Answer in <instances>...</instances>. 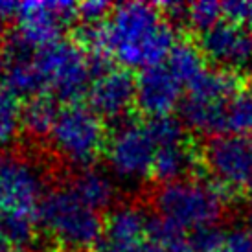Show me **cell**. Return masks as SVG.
I'll use <instances>...</instances> for the list:
<instances>
[{
	"instance_id": "8fae6325",
	"label": "cell",
	"mask_w": 252,
	"mask_h": 252,
	"mask_svg": "<svg viewBox=\"0 0 252 252\" xmlns=\"http://www.w3.org/2000/svg\"><path fill=\"white\" fill-rule=\"evenodd\" d=\"M199 50L204 59L228 74L252 70V32L243 22L223 19L214 28L201 33Z\"/></svg>"
},
{
	"instance_id": "4fadbf2b",
	"label": "cell",
	"mask_w": 252,
	"mask_h": 252,
	"mask_svg": "<svg viewBox=\"0 0 252 252\" xmlns=\"http://www.w3.org/2000/svg\"><path fill=\"white\" fill-rule=\"evenodd\" d=\"M184 85L168 64H155L136 77V107L151 120L169 116L182 105Z\"/></svg>"
},
{
	"instance_id": "6da1fadb",
	"label": "cell",
	"mask_w": 252,
	"mask_h": 252,
	"mask_svg": "<svg viewBox=\"0 0 252 252\" xmlns=\"http://www.w3.org/2000/svg\"><path fill=\"white\" fill-rule=\"evenodd\" d=\"M83 42L94 57L111 56L124 68L162 64L177 46L175 30L157 4L126 2L112 7L103 24L85 26Z\"/></svg>"
},
{
	"instance_id": "d4e9b609",
	"label": "cell",
	"mask_w": 252,
	"mask_h": 252,
	"mask_svg": "<svg viewBox=\"0 0 252 252\" xmlns=\"http://www.w3.org/2000/svg\"><path fill=\"white\" fill-rule=\"evenodd\" d=\"M223 7L226 19L252 24V2H224Z\"/></svg>"
},
{
	"instance_id": "83f0119b",
	"label": "cell",
	"mask_w": 252,
	"mask_h": 252,
	"mask_svg": "<svg viewBox=\"0 0 252 252\" xmlns=\"http://www.w3.org/2000/svg\"><path fill=\"white\" fill-rule=\"evenodd\" d=\"M249 219H251L252 223V197H251V204H249Z\"/></svg>"
},
{
	"instance_id": "30bf717a",
	"label": "cell",
	"mask_w": 252,
	"mask_h": 252,
	"mask_svg": "<svg viewBox=\"0 0 252 252\" xmlns=\"http://www.w3.org/2000/svg\"><path fill=\"white\" fill-rule=\"evenodd\" d=\"M77 19V4L54 0H30L19 4L15 35L33 50L61 41L64 26Z\"/></svg>"
},
{
	"instance_id": "44dd1931",
	"label": "cell",
	"mask_w": 252,
	"mask_h": 252,
	"mask_svg": "<svg viewBox=\"0 0 252 252\" xmlns=\"http://www.w3.org/2000/svg\"><path fill=\"white\" fill-rule=\"evenodd\" d=\"M21 107L17 98L7 91L0 92V146H6L19 134L21 124Z\"/></svg>"
},
{
	"instance_id": "52a82bcc",
	"label": "cell",
	"mask_w": 252,
	"mask_h": 252,
	"mask_svg": "<svg viewBox=\"0 0 252 252\" xmlns=\"http://www.w3.org/2000/svg\"><path fill=\"white\" fill-rule=\"evenodd\" d=\"M44 173L28 157L0 153V219H39Z\"/></svg>"
},
{
	"instance_id": "7a4b0ae2",
	"label": "cell",
	"mask_w": 252,
	"mask_h": 252,
	"mask_svg": "<svg viewBox=\"0 0 252 252\" xmlns=\"http://www.w3.org/2000/svg\"><path fill=\"white\" fill-rule=\"evenodd\" d=\"M224 197L212 181L186 177L160 184L153 193V206L160 219L181 232L214 228L224 214Z\"/></svg>"
},
{
	"instance_id": "3957f363",
	"label": "cell",
	"mask_w": 252,
	"mask_h": 252,
	"mask_svg": "<svg viewBox=\"0 0 252 252\" xmlns=\"http://www.w3.org/2000/svg\"><path fill=\"white\" fill-rule=\"evenodd\" d=\"M39 221L59 247L70 252L96 249L105 226L99 212L85 204L70 188L46 193L39 208Z\"/></svg>"
},
{
	"instance_id": "ac0fdd59",
	"label": "cell",
	"mask_w": 252,
	"mask_h": 252,
	"mask_svg": "<svg viewBox=\"0 0 252 252\" xmlns=\"http://www.w3.org/2000/svg\"><path fill=\"white\" fill-rule=\"evenodd\" d=\"M166 64L169 66V70L181 79V83L186 87H189L206 70L203 52L193 44H188V42L177 44L166 59Z\"/></svg>"
},
{
	"instance_id": "484cf974",
	"label": "cell",
	"mask_w": 252,
	"mask_h": 252,
	"mask_svg": "<svg viewBox=\"0 0 252 252\" xmlns=\"http://www.w3.org/2000/svg\"><path fill=\"white\" fill-rule=\"evenodd\" d=\"M19 13V4L7 2V0H0V22H6L9 19L17 17Z\"/></svg>"
},
{
	"instance_id": "7402d4cb",
	"label": "cell",
	"mask_w": 252,
	"mask_h": 252,
	"mask_svg": "<svg viewBox=\"0 0 252 252\" xmlns=\"http://www.w3.org/2000/svg\"><path fill=\"white\" fill-rule=\"evenodd\" d=\"M224 17V7L219 2H210V0H203V2H195V4H188V13H186V22L197 32H208L214 28L217 22H221Z\"/></svg>"
},
{
	"instance_id": "9c48e42d",
	"label": "cell",
	"mask_w": 252,
	"mask_h": 252,
	"mask_svg": "<svg viewBox=\"0 0 252 252\" xmlns=\"http://www.w3.org/2000/svg\"><path fill=\"white\" fill-rule=\"evenodd\" d=\"M203 162L212 182L223 193L252 191V136L212 138L204 147Z\"/></svg>"
},
{
	"instance_id": "5bb4252c",
	"label": "cell",
	"mask_w": 252,
	"mask_h": 252,
	"mask_svg": "<svg viewBox=\"0 0 252 252\" xmlns=\"http://www.w3.org/2000/svg\"><path fill=\"white\" fill-rule=\"evenodd\" d=\"M136 105V79L126 68H103L89 89V107L99 118L122 120Z\"/></svg>"
},
{
	"instance_id": "e0dca14e",
	"label": "cell",
	"mask_w": 252,
	"mask_h": 252,
	"mask_svg": "<svg viewBox=\"0 0 252 252\" xmlns=\"http://www.w3.org/2000/svg\"><path fill=\"white\" fill-rule=\"evenodd\" d=\"M57 111L59 109H56L48 96L28 99V103L22 107L21 111L22 129L35 140L48 138L54 122H56Z\"/></svg>"
},
{
	"instance_id": "4316f807",
	"label": "cell",
	"mask_w": 252,
	"mask_h": 252,
	"mask_svg": "<svg viewBox=\"0 0 252 252\" xmlns=\"http://www.w3.org/2000/svg\"><path fill=\"white\" fill-rule=\"evenodd\" d=\"M6 54H4V50L0 48V81L4 79V76H6Z\"/></svg>"
},
{
	"instance_id": "2e32d148",
	"label": "cell",
	"mask_w": 252,
	"mask_h": 252,
	"mask_svg": "<svg viewBox=\"0 0 252 252\" xmlns=\"http://www.w3.org/2000/svg\"><path fill=\"white\" fill-rule=\"evenodd\" d=\"M197 166V153L188 140L157 147L153 164V177L162 184L189 177Z\"/></svg>"
},
{
	"instance_id": "9a60e30c",
	"label": "cell",
	"mask_w": 252,
	"mask_h": 252,
	"mask_svg": "<svg viewBox=\"0 0 252 252\" xmlns=\"http://www.w3.org/2000/svg\"><path fill=\"white\" fill-rule=\"evenodd\" d=\"M68 188L76 193L85 204H89L94 210H105L114 204L118 197V186L112 181V177L98 168L77 169L72 177Z\"/></svg>"
},
{
	"instance_id": "603a6c76",
	"label": "cell",
	"mask_w": 252,
	"mask_h": 252,
	"mask_svg": "<svg viewBox=\"0 0 252 252\" xmlns=\"http://www.w3.org/2000/svg\"><path fill=\"white\" fill-rule=\"evenodd\" d=\"M112 11V6L103 0H87L77 4V19L85 26H98L109 19Z\"/></svg>"
},
{
	"instance_id": "ba28073f",
	"label": "cell",
	"mask_w": 252,
	"mask_h": 252,
	"mask_svg": "<svg viewBox=\"0 0 252 252\" xmlns=\"http://www.w3.org/2000/svg\"><path fill=\"white\" fill-rule=\"evenodd\" d=\"M155 144L149 126L140 122L122 120L112 131L105 146L107 164L114 175L124 182H142L153 175Z\"/></svg>"
},
{
	"instance_id": "8992f818",
	"label": "cell",
	"mask_w": 252,
	"mask_h": 252,
	"mask_svg": "<svg viewBox=\"0 0 252 252\" xmlns=\"http://www.w3.org/2000/svg\"><path fill=\"white\" fill-rule=\"evenodd\" d=\"M239 91L234 74L206 68L188 87V96L181 105L182 124L195 133L224 136L226 107Z\"/></svg>"
},
{
	"instance_id": "d6986e66",
	"label": "cell",
	"mask_w": 252,
	"mask_h": 252,
	"mask_svg": "<svg viewBox=\"0 0 252 252\" xmlns=\"http://www.w3.org/2000/svg\"><path fill=\"white\" fill-rule=\"evenodd\" d=\"M149 252H199L193 241L160 217L151 219L149 226Z\"/></svg>"
},
{
	"instance_id": "7c38bea8",
	"label": "cell",
	"mask_w": 252,
	"mask_h": 252,
	"mask_svg": "<svg viewBox=\"0 0 252 252\" xmlns=\"http://www.w3.org/2000/svg\"><path fill=\"white\" fill-rule=\"evenodd\" d=\"M151 219L136 204H120L103 226L96 252H149Z\"/></svg>"
},
{
	"instance_id": "277c9868",
	"label": "cell",
	"mask_w": 252,
	"mask_h": 252,
	"mask_svg": "<svg viewBox=\"0 0 252 252\" xmlns=\"http://www.w3.org/2000/svg\"><path fill=\"white\" fill-rule=\"evenodd\" d=\"M33 59L44 96L52 94L66 101V105L76 103L79 96L89 92L96 72H101L98 57L89 56L83 46L68 41H57L37 50Z\"/></svg>"
},
{
	"instance_id": "5b68a950",
	"label": "cell",
	"mask_w": 252,
	"mask_h": 252,
	"mask_svg": "<svg viewBox=\"0 0 252 252\" xmlns=\"http://www.w3.org/2000/svg\"><path fill=\"white\" fill-rule=\"evenodd\" d=\"M103 122L89 105L68 103L57 111L48 142L57 158L77 169L92 168L107 146Z\"/></svg>"
},
{
	"instance_id": "cb8c5ba5",
	"label": "cell",
	"mask_w": 252,
	"mask_h": 252,
	"mask_svg": "<svg viewBox=\"0 0 252 252\" xmlns=\"http://www.w3.org/2000/svg\"><path fill=\"white\" fill-rule=\"evenodd\" d=\"M212 252H252V228H234L224 232L221 243Z\"/></svg>"
},
{
	"instance_id": "ffe728a7",
	"label": "cell",
	"mask_w": 252,
	"mask_h": 252,
	"mask_svg": "<svg viewBox=\"0 0 252 252\" xmlns=\"http://www.w3.org/2000/svg\"><path fill=\"white\" fill-rule=\"evenodd\" d=\"M224 134L251 136L252 134V92L239 91L226 107Z\"/></svg>"
}]
</instances>
